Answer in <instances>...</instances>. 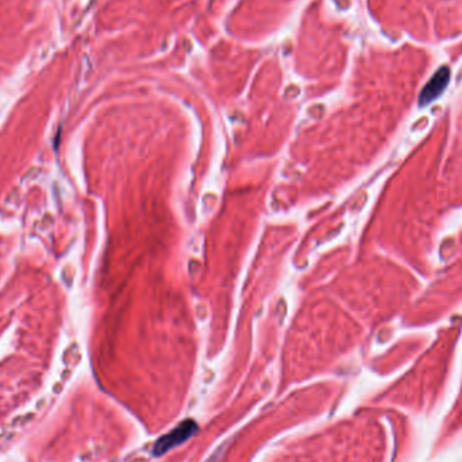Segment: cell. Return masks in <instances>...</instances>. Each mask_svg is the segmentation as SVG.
Listing matches in <instances>:
<instances>
[{
	"mask_svg": "<svg viewBox=\"0 0 462 462\" xmlns=\"http://www.w3.org/2000/svg\"><path fill=\"white\" fill-rule=\"evenodd\" d=\"M196 431H198V425L192 419H187V421L181 422L171 432L165 434L164 437H161L156 442L154 449H153V454L154 456H162L164 453L169 452L171 449L176 448L178 445H181L182 442L188 441L192 435H195Z\"/></svg>",
	"mask_w": 462,
	"mask_h": 462,
	"instance_id": "cell-1",
	"label": "cell"
},
{
	"mask_svg": "<svg viewBox=\"0 0 462 462\" xmlns=\"http://www.w3.org/2000/svg\"><path fill=\"white\" fill-rule=\"evenodd\" d=\"M449 81H450V71L448 67H443L437 72L432 76V78L427 83L426 87L423 88L419 96V105L427 106L435 99H438L442 95V92L446 90Z\"/></svg>",
	"mask_w": 462,
	"mask_h": 462,
	"instance_id": "cell-2",
	"label": "cell"
}]
</instances>
